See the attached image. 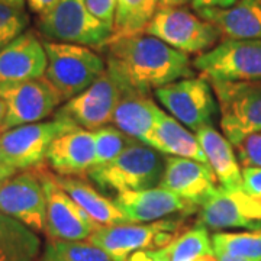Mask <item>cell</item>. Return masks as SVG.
<instances>
[{"instance_id": "6da1fadb", "label": "cell", "mask_w": 261, "mask_h": 261, "mask_svg": "<svg viewBox=\"0 0 261 261\" xmlns=\"http://www.w3.org/2000/svg\"><path fill=\"white\" fill-rule=\"evenodd\" d=\"M106 70L123 90L149 94L193 77L189 56L147 32L113 34L105 45Z\"/></svg>"}, {"instance_id": "7a4b0ae2", "label": "cell", "mask_w": 261, "mask_h": 261, "mask_svg": "<svg viewBox=\"0 0 261 261\" xmlns=\"http://www.w3.org/2000/svg\"><path fill=\"white\" fill-rule=\"evenodd\" d=\"M164 168V155L138 141L111 163L90 168L87 176L100 190L121 195L159 187Z\"/></svg>"}, {"instance_id": "3957f363", "label": "cell", "mask_w": 261, "mask_h": 261, "mask_svg": "<svg viewBox=\"0 0 261 261\" xmlns=\"http://www.w3.org/2000/svg\"><path fill=\"white\" fill-rule=\"evenodd\" d=\"M186 218L180 215L147 224L99 226L87 241L102 248L113 261H126L134 252L171 245L185 232Z\"/></svg>"}, {"instance_id": "277c9868", "label": "cell", "mask_w": 261, "mask_h": 261, "mask_svg": "<svg viewBox=\"0 0 261 261\" xmlns=\"http://www.w3.org/2000/svg\"><path fill=\"white\" fill-rule=\"evenodd\" d=\"M47 54L45 79L63 102L84 92L106 71V61L89 47L42 41Z\"/></svg>"}, {"instance_id": "5b68a950", "label": "cell", "mask_w": 261, "mask_h": 261, "mask_svg": "<svg viewBox=\"0 0 261 261\" xmlns=\"http://www.w3.org/2000/svg\"><path fill=\"white\" fill-rule=\"evenodd\" d=\"M74 122L56 115L53 121L20 125L3 132L0 138V164L18 170H31L44 163L53 142L70 130Z\"/></svg>"}, {"instance_id": "8992f818", "label": "cell", "mask_w": 261, "mask_h": 261, "mask_svg": "<svg viewBox=\"0 0 261 261\" xmlns=\"http://www.w3.org/2000/svg\"><path fill=\"white\" fill-rule=\"evenodd\" d=\"M209 83L219 106L222 132L233 147L261 132V80Z\"/></svg>"}, {"instance_id": "52a82bcc", "label": "cell", "mask_w": 261, "mask_h": 261, "mask_svg": "<svg viewBox=\"0 0 261 261\" xmlns=\"http://www.w3.org/2000/svg\"><path fill=\"white\" fill-rule=\"evenodd\" d=\"M185 54H203L218 45V28L186 8H159L144 29Z\"/></svg>"}, {"instance_id": "ba28073f", "label": "cell", "mask_w": 261, "mask_h": 261, "mask_svg": "<svg viewBox=\"0 0 261 261\" xmlns=\"http://www.w3.org/2000/svg\"><path fill=\"white\" fill-rule=\"evenodd\" d=\"M38 29L49 41L103 48L113 31L94 18L86 0H58L56 8L39 16Z\"/></svg>"}, {"instance_id": "9c48e42d", "label": "cell", "mask_w": 261, "mask_h": 261, "mask_svg": "<svg viewBox=\"0 0 261 261\" xmlns=\"http://www.w3.org/2000/svg\"><path fill=\"white\" fill-rule=\"evenodd\" d=\"M193 67L214 82L261 80V39H224L196 57Z\"/></svg>"}, {"instance_id": "30bf717a", "label": "cell", "mask_w": 261, "mask_h": 261, "mask_svg": "<svg viewBox=\"0 0 261 261\" xmlns=\"http://www.w3.org/2000/svg\"><path fill=\"white\" fill-rule=\"evenodd\" d=\"M154 96L167 113L193 132L212 125L218 109L212 86L202 75L163 86Z\"/></svg>"}, {"instance_id": "8fae6325", "label": "cell", "mask_w": 261, "mask_h": 261, "mask_svg": "<svg viewBox=\"0 0 261 261\" xmlns=\"http://www.w3.org/2000/svg\"><path fill=\"white\" fill-rule=\"evenodd\" d=\"M0 99L6 105L2 129L42 122L63 103L60 93L44 77L0 84Z\"/></svg>"}, {"instance_id": "7c38bea8", "label": "cell", "mask_w": 261, "mask_h": 261, "mask_svg": "<svg viewBox=\"0 0 261 261\" xmlns=\"http://www.w3.org/2000/svg\"><path fill=\"white\" fill-rule=\"evenodd\" d=\"M47 202V231L49 240L84 241L99 228L68 196L54 173L42 164L35 167Z\"/></svg>"}, {"instance_id": "4fadbf2b", "label": "cell", "mask_w": 261, "mask_h": 261, "mask_svg": "<svg viewBox=\"0 0 261 261\" xmlns=\"http://www.w3.org/2000/svg\"><path fill=\"white\" fill-rule=\"evenodd\" d=\"M197 222L216 232L238 228L261 231V202L247 195L243 189L226 190L218 186L199 207Z\"/></svg>"}, {"instance_id": "5bb4252c", "label": "cell", "mask_w": 261, "mask_h": 261, "mask_svg": "<svg viewBox=\"0 0 261 261\" xmlns=\"http://www.w3.org/2000/svg\"><path fill=\"white\" fill-rule=\"evenodd\" d=\"M0 212L18 219L35 232L47 231V202L35 168L23 170L0 187Z\"/></svg>"}, {"instance_id": "9a60e30c", "label": "cell", "mask_w": 261, "mask_h": 261, "mask_svg": "<svg viewBox=\"0 0 261 261\" xmlns=\"http://www.w3.org/2000/svg\"><path fill=\"white\" fill-rule=\"evenodd\" d=\"M121 94L122 87L106 70L90 87L67 100L56 115L71 119L79 128L96 130L112 122Z\"/></svg>"}, {"instance_id": "2e32d148", "label": "cell", "mask_w": 261, "mask_h": 261, "mask_svg": "<svg viewBox=\"0 0 261 261\" xmlns=\"http://www.w3.org/2000/svg\"><path fill=\"white\" fill-rule=\"evenodd\" d=\"M129 224H147L170 218L173 215L190 216L199 207L164 187H152L138 192H125L113 199Z\"/></svg>"}, {"instance_id": "e0dca14e", "label": "cell", "mask_w": 261, "mask_h": 261, "mask_svg": "<svg viewBox=\"0 0 261 261\" xmlns=\"http://www.w3.org/2000/svg\"><path fill=\"white\" fill-rule=\"evenodd\" d=\"M218 178L211 166L183 157H166V168L160 181L174 195L200 207L216 190Z\"/></svg>"}, {"instance_id": "ac0fdd59", "label": "cell", "mask_w": 261, "mask_h": 261, "mask_svg": "<svg viewBox=\"0 0 261 261\" xmlns=\"http://www.w3.org/2000/svg\"><path fill=\"white\" fill-rule=\"evenodd\" d=\"M47 70V54L34 32H25L0 51V84L41 79Z\"/></svg>"}, {"instance_id": "d6986e66", "label": "cell", "mask_w": 261, "mask_h": 261, "mask_svg": "<svg viewBox=\"0 0 261 261\" xmlns=\"http://www.w3.org/2000/svg\"><path fill=\"white\" fill-rule=\"evenodd\" d=\"M155 106L157 103L148 94L122 89L112 122L130 138L161 152V144L155 130Z\"/></svg>"}, {"instance_id": "ffe728a7", "label": "cell", "mask_w": 261, "mask_h": 261, "mask_svg": "<svg viewBox=\"0 0 261 261\" xmlns=\"http://www.w3.org/2000/svg\"><path fill=\"white\" fill-rule=\"evenodd\" d=\"M47 163L58 176H79L94 166L93 130L77 128L57 138L49 147Z\"/></svg>"}, {"instance_id": "44dd1931", "label": "cell", "mask_w": 261, "mask_h": 261, "mask_svg": "<svg viewBox=\"0 0 261 261\" xmlns=\"http://www.w3.org/2000/svg\"><path fill=\"white\" fill-rule=\"evenodd\" d=\"M224 39H261V0H237L229 8L196 10Z\"/></svg>"}, {"instance_id": "7402d4cb", "label": "cell", "mask_w": 261, "mask_h": 261, "mask_svg": "<svg viewBox=\"0 0 261 261\" xmlns=\"http://www.w3.org/2000/svg\"><path fill=\"white\" fill-rule=\"evenodd\" d=\"M196 138L205 152L207 164L214 170L219 186L226 190L243 189V170L233 152V145L212 125L195 132Z\"/></svg>"}, {"instance_id": "603a6c76", "label": "cell", "mask_w": 261, "mask_h": 261, "mask_svg": "<svg viewBox=\"0 0 261 261\" xmlns=\"http://www.w3.org/2000/svg\"><path fill=\"white\" fill-rule=\"evenodd\" d=\"M58 183L68 193L77 205L83 209L87 216L99 226L129 224L123 216L115 200L103 196L93 186L74 176H57Z\"/></svg>"}, {"instance_id": "cb8c5ba5", "label": "cell", "mask_w": 261, "mask_h": 261, "mask_svg": "<svg viewBox=\"0 0 261 261\" xmlns=\"http://www.w3.org/2000/svg\"><path fill=\"white\" fill-rule=\"evenodd\" d=\"M155 130L163 154L207 164V159L195 134L170 113L164 112L159 105L155 106Z\"/></svg>"}, {"instance_id": "d4e9b609", "label": "cell", "mask_w": 261, "mask_h": 261, "mask_svg": "<svg viewBox=\"0 0 261 261\" xmlns=\"http://www.w3.org/2000/svg\"><path fill=\"white\" fill-rule=\"evenodd\" d=\"M39 238L18 219L0 212V261H35Z\"/></svg>"}, {"instance_id": "484cf974", "label": "cell", "mask_w": 261, "mask_h": 261, "mask_svg": "<svg viewBox=\"0 0 261 261\" xmlns=\"http://www.w3.org/2000/svg\"><path fill=\"white\" fill-rule=\"evenodd\" d=\"M218 257H232L245 261H261V231L215 232L211 235Z\"/></svg>"}, {"instance_id": "4316f807", "label": "cell", "mask_w": 261, "mask_h": 261, "mask_svg": "<svg viewBox=\"0 0 261 261\" xmlns=\"http://www.w3.org/2000/svg\"><path fill=\"white\" fill-rule=\"evenodd\" d=\"M171 261H218L209 229L197 224L171 244Z\"/></svg>"}, {"instance_id": "83f0119b", "label": "cell", "mask_w": 261, "mask_h": 261, "mask_svg": "<svg viewBox=\"0 0 261 261\" xmlns=\"http://www.w3.org/2000/svg\"><path fill=\"white\" fill-rule=\"evenodd\" d=\"M41 261H113L102 248L89 241L48 240Z\"/></svg>"}, {"instance_id": "f1b7e54d", "label": "cell", "mask_w": 261, "mask_h": 261, "mask_svg": "<svg viewBox=\"0 0 261 261\" xmlns=\"http://www.w3.org/2000/svg\"><path fill=\"white\" fill-rule=\"evenodd\" d=\"M94 135V166L100 167L119 157L129 145L138 142L115 126H103L93 130ZM92 167V168H93Z\"/></svg>"}, {"instance_id": "f546056e", "label": "cell", "mask_w": 261, "mask_h": 261, "mask_svg": "<svg viewBox=\"0 0 261 261\" xmlns=\"http://www.w3.org/2000/svg\"><path fill=\"white\" fill-rule=\"evenodd\" d=\"M147 0H118L113 34H132L144 31L147 27L145 18Z\"/></svg>"}, {"instance_id": "4dcf8cb0", "label": "cell", "mask_w": 261, "mask_h": 261, "mask_svg": "<svg viewBox=\"0 0 261 261\" xmlns=\"http://www.w3.org/2000/svg\"><path fill=\"white\" fill-rule=\"evenodd\" d=\"M28 25L29 16L25 10L0 2V51L25 34Z\"/></svg>"}, {"instance_id": "1f68e13d", "label": "cell", "mask_w": 261, "mask_h": 261, "mask_svg": "<svg viewBox=\"0 0 261 261\" xmlns=\"http://www.w3.org/2000/svg\"><path fill=\"white\" fill-rule=\"evenodd\" d=\"M238 161L243 167L261 168V132L248 135L237 147Z\"/></svg>"}, {"instance_id": "d6a6232c", "label": "cell", "mask_w": 261, "mask_h": 261, "mask_svg": "<svg viewBox=\"0 0 261 261\" xmlns=\"http://www.w3.org/2000/svg\"><path fill=\"white\" fill-rule=\"evenodd\" d=\"M86 5L94 18L99 19L102 23L113 31L118 0H86Z\"/></svg>"}, {"instance_id": "836d02e7", "label": "cell", "mask_w": 261, "mask_h": 261, "mask_svg": "<svg viewBox=\"0 0 261 261\" xmlns=\"http://www.w3.org/2000/svg\"><path fill=\"white\" fill-rule=\"evenodd\" d=\"M243 190L255 200L261 202V168H243Z\"/></svg>"}, {"instance_id": "e575fe53", "label": "cell", "mask_w": 261, "mask_h": 261, "mask_svg": "<svg viewBox=\"0 0 261 261\" xmlns=\"http://www.w3.org/2000/svg\"><path fill=\"white\" fill-rule=\"evenodd\" d=\"M126 261H171V245L159 250H142L134 252Z\"/></svg>"}, {"instance_id": "d590c367", "label": "cell", "mask_w": 261, "mask_h": 261, "mask_svg": "<svg viewBox=\"0 0 261 261\" xmlns=\"http://www.w3.org/2000/svg\"><path fill=\"white\" fill-rule=\"evenodd\" d=\"M25 3L28 5L31 12L42 16V15H45L49 10H53L56 8L58 0H25Z\"/></svg>"}, {"instance_id": "8d00e7d4", "label": "cell", "mask_w": 261, "mask_h": 261, "mask_svg": "<svg viewBox=\"0 0 261 261\" xmlns=\"http://www.w3.org/2000/svg\"><path fill=\"white\" fill-rule=\"evenodd\" d=\"M237 3V0H192V8L195 10L207 8H229Z\"/></svg>"}, {"instance_id": "74e56055", "label": "cell", "mask_w": 261, "mask_h": 261, "mask_svg": "<svg viewBox=\"0 0 261 261\" xmlns=\"http://www.w3.org/2000/svg\"><path fill=\"white\" fill-rule=\"evenodd\" d=\"M15 173H16L15 168L9 167V166H5V164H0V187H2V185H3L6 180H9L10 177H13Z\"/></svg>"}, {"instance_id": "f35d334b", "label": "cell", "mask_w": 261, "mask_h": 261, "mask_svg": "<svg viewBox=\"0 0 261 261\" xmlns=\"http://www.w3.org/2000/svg\"><path fill=\"white\" fill-rule=\"evenodd\" d=\"M159 3L160 0H147L145 2V18H147V22L151 20V18L155 13V10L159 9Z\"/></svg>"}, {"instance_id": "ab89813d", "label": "cell", "mask_w": 261, "mask_h": 261, "mask_svg": "<svg viewBox=\"0 0 261 261\" xmlns=\"http://www.w3.org/2000/svg\"><path fill=\"white\" fill-rule=\"evenodd\" d=\"M192 0H160L159 8H181Z\"/></svg>"}, {"instance_id": "60d3db41", "label": "cell", "mask_w": 261, "mask_h": 261, "mask_svg": "<svg viewBox=\"0 0 261 261\" xmlns=\"http://www.w3.org/2000/svg\"><path fill=\"white\" fill-rule=\"evenodd\" d=\"M0 2L9 5V6H13V8H18V9L25 8V0H0Z\"/></svg>"}, {"instance_id": "b9f144b4", "label": "cell", "mask_w": 261, "mask_h": 261, "mask_svg": "<svg viewBox=\"0 0 261 261\" xmlns=\"http://www.w3.org/2000/svg\"><path fill=\"white\" fill-rule=\"evenodd\" d=\"M5 115H6V105L0 99V125H2V122L5 119Z\"/></svg>"}, {"instance_id": "7bdbcfd3", "label": "cell", "mask_w": 261, "mask_h": 261, "mask_svg": "<svg viewBox=\"0 0 261 261\" xmlns=\"http://www.w3.org/2000/svg\"><path fill=\"white\" fill-rule=\"evenodd\" d=\"M218 261H245V260H238V258H232V257H218Z\"/></svg>"}, {"instance_id": "ee69618b", "label": "cell", "mask_w": 261, "mask_h": 261, "mask_svg": "<svg viewBox=\"0 0 261 261\" xmlns=\"http://www.w3.org/2000/svg\"><path fill=\"white\" fill-rule=\"evenodd\" d=\"M3 132H5V130L2 129V125H0V138H2V135H3Z\"/></svg>"}]
</instances>
